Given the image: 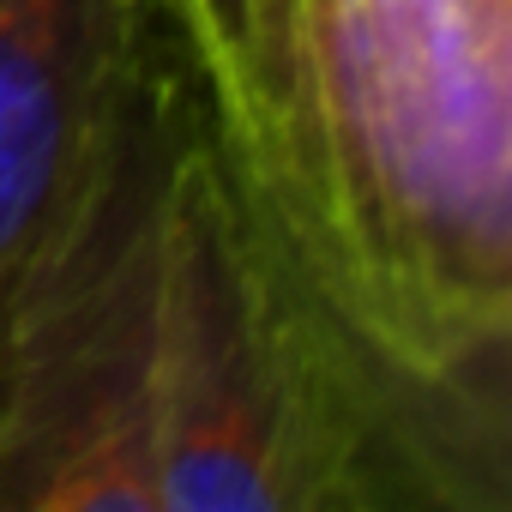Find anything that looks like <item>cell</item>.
I'll return each instance as SVG.
<instances>
[{
    "mask_svg": "<svg viewBox=\"0 0 512 512\" xmlns=\"http://www.w3.org/2000/svg\"><path fill=\"white\" fill-rule=\"evenodd\" d=\"M235 199L410 452H500L512 0H163Z\"/></svg>",
    "mask_w": 512,
    "mask_h": 512,
    "instance_id": "cell-1",
    "label": "cell"
},
{
    "mask_svg": "<svg viewBox=\"0 0 512 512\" xmlns=\"http://www.w3.org/2000/svg\"><path fill=\"white\" fill-rule=\"evenodd\" d=\"M145 386L157 512H314L380 494L362 464L392 416L235 199L199 121L157 205Z\"/></svg>",
    "mask_w": 512,
    "mask_h": 512,
    "instance_id": "cell-2",
    "label": "cell"
},
{
    "mask_svg": "<svg viewBox=\"0 0 512 512\" xmlns=\"http://www.w3.org/2000/svg\"><path fill=\"white\" fill-rule=\"evenodd\" d=\"M187 115L163 0H0V362Z\"/></svg>",
    "mask_w": 512,
    "mask_h": 512,
    "instance_id": "cell-3",
    "label": "cell"
}]
</instances>
